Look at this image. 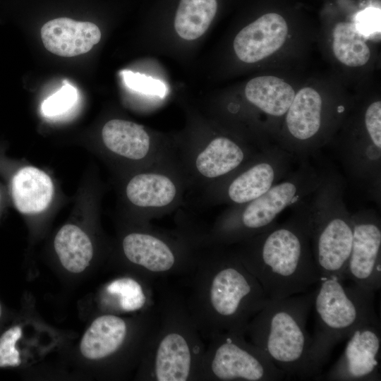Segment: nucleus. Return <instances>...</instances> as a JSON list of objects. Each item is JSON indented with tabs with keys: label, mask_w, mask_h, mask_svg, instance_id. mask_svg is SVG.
<instances>
[{
	"label": "nucleus",
	"mask_w": 381,
	"mask_h": 381,
	"mask_svg": "<svg viewBox=\"0 0 381 381\" xmlns=\"http://www.w3.org/2000/svg\"><path fill=\"white\" fill-rule=\"evenodd\" d=\"M245 95L250 103L265 114L282 117L289 109L295 92L284 80L265 75L249 80L245 88Z\"/></svg>",
	"instance_id": "20"
},
{
	"label": "nucleus",
	"mask_w": 381,
	"mask_h": 381,
	"mask_svg": "<svg viewBox=\"0 0 381 381\" xmlns=\"http://www.w3.org/2000/svg\"><path fill=\"white\" fill-rule=\"evenodd\" d=\"M335 277H320L313 306L316 325L312 336V363L318 378L334 346L357 328L380 324L374 306L375 291Z\"/></svg>",
	"instance_id": "4"
},
{
	"label": "nucleus",
	"mask_w": 381,
	"mask_h": 381,
	"mask_svg": "<svg viewBox=\"0 0 381 381\" xmlns=\"http://www.w3.org/2000/svg\"><path fill=\"white\" fill-rule=\"evenodd\" d=\"M54 246L61 265L73 273L84 271L93 256V247L89 236L73 224H66L59 229Z\"/></svg>",
	"instance_id": "21"
},
{
	"label": "nucleus",
	"mask_w": 381,
	"mask_h": 381,
	"mask_svg": "<svg viewBox=\"0 0 381 381\" xmlns=\"http://www.w3.org/2000/svg\"><path fill=\"white\" fill-rule=\"evenodd\" d=\"M341 177L328 171L317 190L301 201L313 257L320 277L342 280L353 241L351 213Z\"/></svg>",
	"instance_id": "3"
},
{
	"label": "nucleus",
	"mask_w": 381,
	"mask_h": 381,
	"mask_svg": "<svg viewBox=\"0 0 381 381\" xmlns=\"http://www.w3.org/2000/svg\"><path fill=\"white\" fill-rule=\"evenodd\" d=\"M351 219L353 241L343 279L376 291L381 286L380 217L373 209H362Z\"/></svg>",
	"instance_id": "9"
},
{
	"label": "nucleus",
	"mask_w": 381,
	"mask_h": 381,
	"mask_svg": "<svg viewBox=\"0 0 381 381\" xmlns=\"http://www.w3.org/2000/svg\"><path fill=\"white\" fill-rule=\"evenodd\" d=\"M315 289L280 299H267L248 322L246 331L285 377H315L312 337L307 319Z\"/></svg>",
	"instance_id": "2"
},
{
	"label": "nucleus",
	"mask_w": 381,
	"mask_h": 381,
	"mask_svg": "<svg viewBox=\"0 0 381 381\" xmlns=\"http://www.w3.org/2000/svg\"><path fill=\"white\" fill-rule=\"evenodd\" d=\"M292 209L284 222L241 241L236 252L269 299L305 293L320 279L301 201Z\"/></svg>",
	"instance_id": "1"
},
{
	"label": "nucleus",
	"mask_w": 381,
	"mask_h": 381,
	"mask_svg": "<svg viewBox=\"0 0 381 381\" xmlns=\"http://www.w3.org/2000/svg\"><path fill=\"white\" fill-rule=\"evenodd\" d=\"M288 26L278 13H266L244 27L234 40V49L242 61L253 64L277 51L284 43Z\"/></svg>",
	"instance_id": "11"
},
{
	"label": "nucleus",
	"mask_w": 381,
	"mask_h": 381,
	"mask_svg": "<svg viewBox=\"0 0 381 381\" xmlns=\"http://www.w3.org/2000/svg\"><path fill=\"white\" fill-rule=\"evenodd\" d=\"M295 162V159L279 145L270 146L222 181V200L234 205L253 200L286 177L294 169Z\"/></svg>",
	"instance_id": "8"
},
{
	"label": "nucleus",
	"mask_w": 381,
	"mask_h": 381,
	"mask_svg": "<svg viewBox=\"0 0 381 381\" xmlns=\"http://www.w3.org/2000/svg\"><path fill=\"white\" fill-rule=\"evenodd\" d=\"M41 38L44 47L62 57L88 52L101 39V31L93 23L59 18L44 24Z\"/></svg>",
	"instance_id": "13"
},
{
	"label": "nucleus",
	"mask_w": 381,
	"mask_h": 381,
	"mask_svg": "<svg viewBox=\"0 0 381 381\" xmlns=\"http://www.w3.org/2000/svg\"><path fill=\"white\" fill-rule=\"evenodd\" d=\"M265 149L250 150L231 138L217 136L198 151L194 165L198 174L204 179L223 181Z\"/></svg>",
	"instance_id": "12"
},
{
	"label": "nucleus",
	"mask_w": 381,
	"mask_h": 381,
	"mask_svg": "<svg viewBox=\"0 0 381 381\" xmlns=\"http://www.w3.org/2000/svg\"><path fill=\"white\" fill-rule=\"evenodd\" d=\"M358 32L365 38L376 37L380 34V10L370 8L360 12L353 23Z\"/></svg>",
	"instance_id": "28"
},
{
	"label": "nucleus",
	"mask_w": 381,
	"mask_h": 381,
	"mask_svg": "<svg viewBox=\"0 0 381 381\" xmlns=\"http://www.w3.org/2000/svg\"><path fill=\"white\" fill-rule=\"evenodd\" d=\"M212 271L208 298L215 325L243 334L268 298L236 253H219Z\"/></svg>",
	"instance_id": "6"
},
{
	"label": "nucleus",
	"mask_w": 381,
	"mask_h": 381,
	"mask_svg": "<svg viewBox=\"0 0 381 381\" xmlns=\"http://www.w3.org/2000/svg\"><path fill=\"white\" fill-rule=\"evenodd\" d=\"M109 294L117 297L120 308L125 311H135L142 308L146 296L141 285L131 277H121L107 286Z\"/></svg>",
	"instance_id": "24"
},
{
	"label": "nucleus",
	"mask_w": 381,
	"mask_h": 381,
	"mask_svg": "<svg viewBox=\"0 0 381 381\" xmlns=\"http://www.w3.org/2000/svg\"><path fill=\"white\" fill-rule=\"evenodd\" d=\"M126 193L133 205L157 209L171 205L177 198L179 188L167 174L150 171L135 175L127 183Z\"/></svg>",
	"instance_id": "16"
},
{
	"label": "nucleus",
	"mask_w": 381,
	"mask_h": 381,
	"mask_svg": "<svg viewBox=\"0 0 381 381\" xmlns=\"http://www.w3.org/2000/svg\"><path fill=\"white\" fill-rule=\"evenodd\" d=\"M332 49L335 57L343 64L357 67L365 65L370 52L365 38L354 23L341 22L333 30Z\"/></svg>",
	"instance_id": "23"
},
{
	"label": "nucleus",
	"mask_w": 381,
	"mask_h": 381,
	"mask_svg": "<svg viewBox=\"0 0 381 381\" xmlns=\"http://www.w3.org/2000/svg\"><path fill=\"white\" fill-rule=\"evenodd\" d=\"M210 369L219 380L277 381L285 375L265 352L248 344L243 334L227 332L214 348Z\"/></svg>",
	"instance_id": "7"
},
{
	"label": "nucleus",
	"mask_w": 381,
	"mask_h": 381,
	"mask_svg": "<svg viewBox=\"0 0 381 381\" xmlns=\"http://www.w3.org/2000/svg\"><path fill=\"white\" fill-rule=\"evenodd\" d=\"M3 316V307L1 303H0V320H1Z\"/></svg>",
	"instance_id": "29"
},
{
	"label": "nucleus",
	"mask_w": 381,
	"mask_h": 381,
	"mask_svg": "<svg viewBox=\"0 0 381 381\" xmlns=\"http://www.w3.org/2000/svg\"><path fill=\"white\" fill-rule=\"evenodd\" d=\"M23 334L22 328L15 325L0 335V368H15L21 363L20 353L17 347Z\"/></svg>",
	"instance_id": "25"
},
{
	"label": "nucleus",
	"mask_w": 381,
	"mask_h": 381,
	"mask_svg": "<svg viewBox=\"0 0 381 381\" xmlns=\"http://www.w3.org/2000/svg\"><path fill=\"white\" fill-rule=\"evenodd\" d=\"M347 339L339 358L320 377L334 381H380V325L361 326Z\"/></svg>",
	"instance_id": "10"
},
{
	"label": "nucleus",
	"mask_w": 381,
	"mask_h": 381,
	"mask_svg": "<svg viewBox=\"0 0 381 381\" xmlns=\"http://www.w3.org/2000/svg\"><path fill=\"white\" fill-rule=\"evenodd\" d=\"M192 354L190 345L181 333L167 334L157 346L154 373L158 381H185L190 377Z\"/></svg>",
	"instance_id": "18"
},
{
	"label": "nucleus",
	"mask_w": 381,
	"mask_h": 381,
	"mask_svg": "<svg viewBox=\"0 0 381 381\" xmlns=\"http://www.w3.org/2000/svg\"><path fill=\"white\" fill-rule=\"evenodd\" d=\"M122 247L130 262L150 272L169 271L175 263V255L169 246L152 234L131 233L124 237Z\"/></svg>",
	"instance_id": "19"
},
{
	"label": "nucleus",
	"mask_w": 381,
	"mask_h": 381,
	"mask_svg": "<svg viewBox=\"0 0 381 381\" xmlns=\"http://www.w3.org/2000/svg\"><path fill=\"white\" fill-rule=\"evenodd\" d=\"M77 99V90L66 83L44 100L42 104V113L47 117L61 115L74 106Z\"/></svg>",
	"instance_id": "26"
},
{
	"label": "nucleus",
	"mask_w": 381,
	"mask_h": 381,
	"mask_svg": "<svg viewBox=\"0 0 381 381\" xmlns=\"http://www.w3.org/2000/svg\"><path fill=\"white\" fill-rule=\"evenodd\" d=\"M12 196L16 208L22 213L43 211L53 195V183L44 171L33 167H25L17 171L12 180Z\"/></svg>",
	"instance_id": "14"
},
{
	"label": "nucleus",
	"mask_w": 381,
	"mask_h": 381,
	"mask_svg": "<svg viewBox=\"0 0 381 381\" xmlns=\"http://www.w3.org/2000/svg\"><path fill=\"white\" fill-rule=\"evenodd\" d=\"M327 173L308 159L298 162L296 169L264 194L227 211L219 222L218 238L224 243H237L263 232L277 222L285 210L315 192Z\"/></svg>",
	"instance_id": "5"
},
{
	"label": "nucleus",
	"mask_w": 381,
	"mask_h": 381,
	"mask_svg": "<svg viewBox=\"0 0 381 381\" xmlns=\"http://www.w3.org/2000/svg\"><path fill=\"white\" fill-rule=\"evenodd\" d=\"M127 325L121 318L104 315L97 318L84 333L80 350L84 357L98 360L114 353L123 344Z\"/></svg>",
	"instance_id": "15"
},
{
	"label": "nucleus",
	"mask_w": 381,
	"mask_h": 381,
	"mask_svg": "<svg viewBox=\"0 0 381 381\" xmlns=\"http://www.w3.org/2000/svg\"><path fill=\"white\" fill-rule=\"evenodd\" d=\"M121 75L126 86L136 92L160 97L166 94L165 84L158 79L128 70L123 71Z\"/></svg>",
	"instance_id": "27"
},
{
	"label": "nucleus",
	"mask_w": 381,
	"mask_h": 381,
	"mask_svg": "<svg viewBox=\"0 0 381 381\" xmlns=\"http://www.w3.org/2000/svg\"><path fill=\"white\" fill-rule=\"evenodd\" d=\"M218 0H178L174 26L177 34L186 40L202 36L218 11Z\"/></svg>",
	"instance_id": "22"
},
{
	"label": "nucleus",
	"mask_w": 381,
	"mask_h": 381,
	"mask_svg": "<svg viewBox=\"0 0 381 381\" xmlns=\"http://www.w3.org/2000/svg\"><path fill=\"white\" fill-rule=\"evenodd\" d=\"M105 146L112 152L132 160H141L152 152L150 135L141 125L123 120L111 119L102 130Z\"/></svg>",
	"instance_id": "17"
}]
</instances>
